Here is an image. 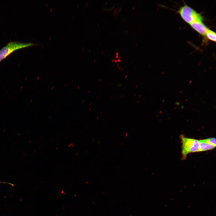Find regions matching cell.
Listing matches in <instances>:
<instances>
[{
	"label": "cell",
	"mask_w": 216,
	"mask_h": 216,
	"mask_svg": "<svg viewBox=\"0 0 216 216\" xmlns=\"http://www.w3.org/2000/svg\"><path fill=\"white\" fill-rule=\"evenodd\" d=\"M182 152L183 156H186L188 154L200 152L199 140L182 136Z\"/></svg>",
	"instance_id": "cell-3"
},
{
	"label": "cell",
	"mask_w": 216,
	"mask_h": 216,
	"mask_svg": "<svg viewBox=\"0 0 216 216\" xmlns=\"http://www.w3.org/2000/svg\"><path fill=\"white\" fill-rule=\"evenodd\" d=\"M188 98H187V99L185 100V102H186V101H188Z\"/></svg>",
	"instance_id": "cell-15"
},
{
	"label": "cell",
	"mask_w": 216,
	"mask_h": 216,
	"mask_svg": "<svg viewBox=\"0 0 216 216\" xmlns=\"http://www.w3.org/2000/svg\"><path fill=\"white\" fill-rule=\"evenodd\" d=\"M162 110L160 111V112H159V113H162Z\"/></svg>",
	"instance_id": "cell-16"
},
{
	"label": "cell",
	"mask_w": 216,
	"mask_h": 216,
	"mask_svg": "<svg viewBox=\"0 0 216 216\" xmlns=\"http://www.w3.org/2000/svg\"><path fill=\"white\" fill-rule=\"evenodd\" d=\"M200 152L205 151L212 150L216 146L210 144L205 139L199 140Z\"/></svg>",
	"instance_id": "cell-5"
},
{
	"label": "cell",
	"mask_w": 216,
	"mask_h": 216,
	"mask_svg": "<svg viewBox=\"0 0 216 216\" xmlns=\"http://www.w3.org/2000/svg\"><path fill=\"white\" fill-rule=\"evenodd\" d=\"M176 108H177V107H175L174 108V110H175Z\"/></svg>",
	"instance_id": "cell-18"
},
{
	"label": "cell",
	"mask_w": 216,
	"mask_h": 216,
	"mask_svg": "<svg viewBox=\"0 0 216 216\" xmlns=\"http://www.w3.org/2000/svg\"><path fill=\"white\" fill-rule=\"evenodd\" d=\"M208 92V91H207L206 92V93H207Z\"/></svg>",
	"instance_id": "cell-19"
},
{
	"label": "cell",
	"mask_w": 216,
	"mask_h": 216,
	"mask_svg": "<svg viewBox=\"0 0 216 216\" xmlns=\"http://www.w3.org/2000/svg\"><path fill=\"white\" fill-rule=\"evenodd\" d=\"M175 104L176 105V106H178L180 105V103H179V102H178V101H176L175 103Z\"/></svg>",
	"instance_id": "cell-9"
},
{
	"label": "cell",
	"mask_w": 216,
	"mask_h": 216,
	"mask_svg": "<svg viewBox=\"0 0 216 216\" xmlns=\"http://www.w3.org/2000/svg\"><path fill=\"white\" fill-rule=\"evenodd\" d=\"M164 73H165V71H164V72H162V75H163L164 74Z\"/></svg>",
	"instance_id": "cell-12"
},
{
	"label": "cell",
	"mask_w": 216,
	"mask_h": 216,
	"mask_svg": "<svg viewBox=\"0 0 216 216\" xmlns=\"http://www.w3.org/2000/svg\"><path fill=\"white\" fill-rule=\"evenodd\" d=\"M206 71V70H205V71H204V72H205V71Z\"/></svg>",
	"instance_id": "cell-21"
},
{
	"label": "cell",
	"mask_w": 216,
	"mask_h": 216,
	"mask_svg": "<svg viewBox=\"0 0 216 216\" xmlns=\"http://www.w3.org/2000/svg\"><path fill=\"white\" fill-rule=\"evenodd\" d=\"M214 108H214L215 109L216 108V106H215V107H214Z\"/></svg>",
	"instance_id": "cell-22"
},
{
	"label": "cell",
	"mask_w": 216,
	"mask_h": 216,
	"mask_svg": "<svg viewBox=\"0 0 216 216\" xmlns=\"http://www.w3.org/2000/svg\"><path fill=\"white\" fill-rule=\"evenodd\" d=\"M182 92V90H181V91L179 92V94H181V93Z\"/></svg>",
	"instance_id": "cell-14"
},
{
	"label": "cell",
	"mask_w": 216,
	"mask_h": 216,
	"mask_svg": "<svg viewBox=\"0 0 216 216\" xmlns=\"http://www.w3.org/2000/svg\"><path fill=\"white\" fill-rule=\"evenodd\" d=\"M191 27L200 34L205 36L208 28L203 22V20L194 21L190 24Z\"/></svg>",
	"instance_id": "cell-4"
},
{
	"label": "cell",
	"mask_w": 216,
	"mask_h": 216,
	"mask_svg": "<svg viewBox=\"0 0 216 216\" xmlns=\"http://www.w3.org/2000/svg\"><path fill=\"white\" fill-rule=\"evenodd\" d=\"M34 45L35 44L32 43H25L16 41L10 42L0 50V62L17 50Z\"/></svg>",
	"instance_id": "cell-2"
},
{
	"label": "cell",
	"mask_w": 216,
	"mask_h": 216,
	"mask_svg": "<svg viewBox=\"0 0 216 216\" xmlns=\"http://www.w3.org/2000/svg\"><path fill=\"white\" fill-rule=\"evenodd\" d=\"M180 108H181V109H183L184 108V106L181 105V106H180Z\"/></svg>",
	"instance_id": "cell-10"
},
{
	"label": "cell",
	"mask_w": 216,
	"mask_h": 216,
	"mask_svg": "<svg viewBox=\"0 0 216 216\" xmlns=\"http://www.w3.org/2000/svg\"><path fill=\"white\" fill-rule=\"evenodd\" d=\"M165 99H164L163 100H162V103L164 102V101H165Z\"/></svg>",
	"instance_id": "cell-13"
},
{
	"label": "cell",
	"mask_w": 216,
	"mask_h": 216,
	"mask_svg": "<svg viewBox=\"0 0 216 216\" xmlns=\"http://www.w3.org/2000/svg\"><path fill=\"white\" fill-rule=\"evenodd\" d=\"M196 93H196L195 95H196Z\"/></svg>",
	"instance_id": "cell-23"
},
{
	"label": "cell",
	"mask_w": 216,
	"mask_h": 216,
	"mask_svg": "<svg viewBox=\"0 0 216 216\" xmlns=\"http://www.w3.org/2000/svg\"><path fill=\"white\" fill-rule=\"evenodd\" d=\"M0 184H9L11 186H13L14 185V184L9 182H2L1 181H0Z\"/></svg>",
	"instance_id": "cell-8"
},
{
	"label": "cell",
	"mask_w": 216,
	"mask_h": 216,
	"mask_svg": "<svg viewBox=\"0 0 216 216\" xmlns=\"http://www.w3.org/2000/svg\"><path fill=\"white\" fill-rule=\"evenodd\" d=\"M205 140L208 143L216 146V138H210L205 139Z\"/></svg>",
	"instance_id": "cell-7"
},
{
	"label": "cell",
	"mask_w": 216,
	"mask_h": 216,
	"mask_svg": "<svg viewBox=\"0 0 216 216\" xmlns=\"http://www.w3.org/2000/svg\"><path fill=\"white\" fill-rule=\"evenodd\" d=\"M202 102H203V103L204 104H205V101H202Z\"/></svg>",
	"instance_id": "cell-17"
},
{
	"label": "cell",
	"mask_w": 216,
	"mask_h": 216,
	"mask_svg": "<svg viewBox=\"0 0 216 216\" xmlns=\"http://www.w3.org/2000/svg\"><path fill=\"white\" fill-rule=\"evenodd\" d=\"M210 41L215 42L216 40V33L213 31L208 28L205 36Z\"/></svg>",
	"instance_id": "cell-6"
},
{
	"label": "cell",
	"mask_w": 216,
	"mask_h": 216,
	"mask_svg": "<svg viewBox=\"0 0 216 216\" xmlns=\"http://www.w3.org/2000/svg\"><path fill=\"white\" fill-rule=\"evenodd\" d=\"M178 12L182 19L189 25L195 21L203 20L201 14L186 4L181 7Z\"/></svg>",
	"instance_id": "cell-1"
},
{
	"label": "cell",
	"mask_w": 216,
	"mask_h": 216,
	"mask_svg": "<svg viewBox=\"0 0 216 216\" xmlns=\"http://www.w3.org/2000/svg\"><path fill=\"white\" fill-rule=\"evenodd\" d=\"M200 75H201V74H200L199 75V76H200Z\"/></svg>",
	"instance_id": "cell-20"
},
{
	"label": "cell",
	"mask_w": 216,
	"mask_h": 216,
	"mask_svg": "<svg viewBox=\"0 0 216 216\" xmlns=\"http://www.w3.org/2000/svg\"><path fill=\"white\" fill-rule=\"evenodd\" d=\"M192 82V80H190V81H189V84H190Z\"/></svg>",
	"instance_id": "cell-11"
}]
</instances>
